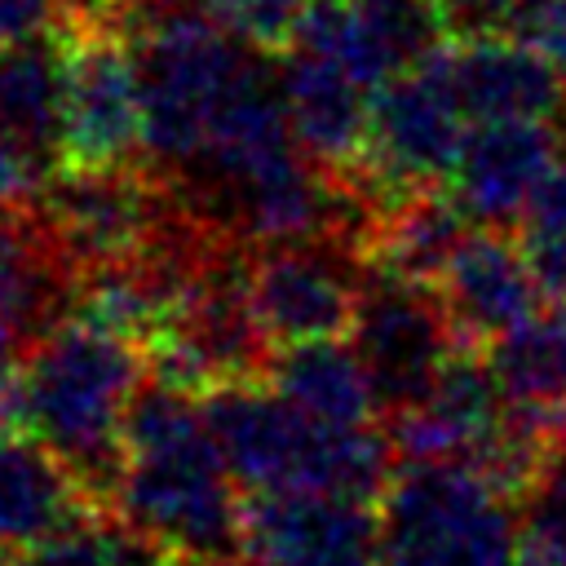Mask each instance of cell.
<instances>
[{"label": "cell", "instance_id": "obj_14", "mask_svg": "<svg viewBox=\"0 0 566 566\" xmlns=\"http://www.w3.org/2000/svg\"><path fill=\"white\" fill-rule=\"evenodd\" d=\"M442 75L473 124L482 119H562L566 80L526 35H455L438 44Z\"/></svg>", "mask_w": 566, "mask_h": 566}, {"label": "cell", "instance_id": "obj_19", "mask_svg": "<svg viewBox=\"0 0 566 566\" xmlns=\"http://www.w3.org/2000/svg\"><path fill=\"white\" fill-rule=\"evenodd\" d=\"M66 88L71 35L53 27L0 44V128L53 164H66Z\"/></svg>", "mask_w": 566, "mask_h": 566}, {"label": "cell", "instance_id": "obj_28", "mask_svg": "<svg viewBox=\"0 0 566 566\" xmlns=\"http://www.w3.org/2000/svg\"><path fill=\"white\" fill-rule=\"evenodd\" d=\"M535 0H438L451 35H522Z\"/></svg>", "mask_w": 566, "mask_h": 566}, {"label": "cell", "instance_id": "obj_2", "mask_svg": "<svg viewBox=\"0 0 566 566\" xmlns=\"http://www.w3.org/2000/svg\"><path fill=\"white\" fill-rule=\"evenodd\" d=\"M217 442L203 394L164 376L146 380L124 429V460L111 491L115 513L172 557L243 553L248 500Z\"/></svg>", "mask_w": 566, "mask_h": 566}, {"label": "cell", "instance_id": "obj_13", "mask_svg": "<svg viewBox=\"0 0 566 566\" xmlns=\"http://www.w3.org/2000/svg\"><path fill=\"white\" fill-rule=\"evenodd\" d=\"M433 287L460 345L469 349H491L495 340L513 336L548 296L526 248L500 226H473Z\"/></svg>", "mask_w": 566, "mask_h": 566}, {"label": "cell", "instance_id": "obj_27", "mask_svg": "<svg viewBox=\"0 0 566 566\" xmlns=\"http://www.w3.org/2000/svg\"><path fill=\"white\" fill-rule=\"evenodd\" d=\"M62 164L44 159L40 150H31L27 142L9 137L0 128V203L4 208H35L49 190V181L57 177Z\"/></svg>", "mask_w": 566, "mask_h": 566}, {"label": "cell", "instance_id": "obj_18", "mask_svg": "<svg viewBox=\"0 0 566 566\" xmlns=\"http://www.w3.org/2000/svg\"><path fill=\"white\" fill-rule=\"evenodd\" d=\"M80 270L66 261L35 208L0 203V318L22 345L75 310Z\"/></svg>", "mask_w": 566, "mask_h": 566}, {"label": "cell", "instance_id": "obj_3", "mask_svg": "<svg viewBox=\"0 0 566 566\" xmlns=\"http://www.w3.org/2000/svg\"><path fill=\"white\" fill-rule=\"evenodd\" d=\"M217 442L243 491H340L385 495L398 460L394 433L371 424H327L292 407L270 380H230L203 394Z\"/></svg>", "mask_w": 566, "mask_h": 566}, {"label": "cell", "instance_id": "obj_9", "mask_svg": "<svg viewBox=\"0 0 566 566\" xmlns=\"http://www.w3.org/2000/svg\"><path fill=\"white\" fill-rule=\"evenodd\" d=\"M389 433L402 460H469L495 469L513 486H522L531 469L513 438L500 376L491 358L482 363L473 349H460L416 407L389 416Z\"/></svg>", "mask_w": 566, "mask_h": 566}, {"label": "cell", "instance_id": "obj_29", "mask_svg": "<svg viewBox=\"0 0 566 566\" xmlns=\"http://www.w3.org/2000/svg\"><path fill=\"white\" fill-rule=\"evenodd\" d=\"M62 9H66V0H0V44L53 31Z\"/></svg>", "mask_w": 566, "mask_h": 566}, {"label": "cell", "instance_id": "obj_17", "mask_svg": "<svg viewBox=\"0 0 566 566\" xmlns=\"http://www.w3.org/2000/svg\"><path fill=\"white\" fill-rule=\"evenodd\" d=\"M486 354L509 398L513 438L526 464H535V455L566 433V296H553L548 310L495 340Z\"/></svg>", "mask_w": 566, "mask_h": 566}, {"label": "cell", "instance_id": "obj_26", "mask_svg": "<svg viewBox=\"0 0 566 566\" xmlns=\"http://www.w3.org/2000/svg\"><path fill=\"white\" fill-rule=\"evenodd\" d=\"M186 4L208 13L234 40H243L261 53H283L296 40V27H301L310 0H186Z\"/></svg>", "mask_w": 566, "mask_h": 566}, {"label": "cell", "instance_id": "obj_6", "mask_svg": "<svg viewBox=\"0 0 566 566\" xmlns=\"http://www.w3.org/2000/svg\"><path fill=\"white\" fill-rule=\"evenodd\" d=\"M35 212L84 274L146 256L177 217V203L159 177L133 164H62Z\"/></svg>", "mask_w": 566, "mask_h": 566}, {"label": "cell", "instance_id": "obj_11", "mask_svg": "<svg viewBox=\"0 0 566 566\" xmlns=\"http://www.w3.org/2000/svg\"><path fill=\"white\" fill-rule=\"evenodd\" d=\"M243 553L256 566H380V513L340 491L248 495Z\"/></svg>", "mask_w": 566, "mask_h": 566}, {"label": "cell", "instance_id": "obj_20", "mask_svg": "<svg viewBox=\"0 0 566 566\" xmlns=\"http://www.w3.org/2000/svg\"><path fill=\"white\" fill-rule=\"evenodd\" d=\"M469 230L473 221L451 190H438V186L411 190L376 208V221L367 234V261L433 287Z\"/></svg>", "mask_w": 566, "mask_h": 566}, {"label": "cell", "instance_id": "obj_21", "mask_svg": "<svg viewBox=\"0 0 566 566\" xmlns=\"http://www.w3.org/2000/svg\"><path fill=\"white\" fill-rule=\"evenodd\" d=\"M265 380L305 416L327 424H371L380 416L371 376L354 345L340 336L332 340H301L283 345L265 363Z\"/></svg>", "mask_w": 566, "mask_h": 566}, {"label": "cell", "instance_id": "obj_30", "mask_svg": "<svg viewBox=\"0 0 566 566\" xmlns=\"http://www.w3.org/2000/svg\"><path fill=\"white\" fill-rule=\"evenodd\" d=\"M522 35L531 44H539L553 57V66L562 71V80H566V0H535Z\"/></svg>", "mask_w": 566, "mask_h": 566}, {"label": "cell", "instance_id": "obj_5", "mask_svg": "<svg viewBox=\"0 0 566 566\" xmlns=\"http://www.w3.org/2000/svg\"><path fill=\"white\" fill-rule=\"evenodd\" d=\"M469 128H473V119L464 115L460 97L451 93L438 49H433L416 66H407L402 75H394L376 88L367 150H363L354 181L376 203L442 186V181H451V168L464 150Z\"/></svg>", "mask_w": 566, "mask_h": 566}, {"label": "cell", "instance_id": "obj_31", "mask_svg": "<svg viewBox=\"0 0 566 566\" xmlns=\"http://www.w3.org/2000/svg\"><path fill=\"white\" fill-rule=\"evenodd\" d=\"M18 349H22V340H18V332L0 318V385L9 380V371L18 367Z\"/></svg>", "mask_w": 566, "mask_h": 566}, {"label": "cell", "instance_id": "obj_34", "mask_svg": "<svg viewBox=\"0 0 566 566\" xmlns=\"http://www.w3.org/2000/svg\"><path fill=\"white\" fill-rule=\"evenodd\" d=\"M0 566H13V562H9V557H0Z\"/></svg>", "mask_w": 566, "mask_h": 566}, {"label": "cell", "instance_id": "obj_10", "mask_svg": "<svg viewBox=\"0 0 566 566\" xmlns=\"http://www.w3.org/2000/svg\"><path fill=\"white\" fill-rule=\"evenodd\" d=\"M146 146L142 62L128 31L106 13H80L71 31L66 164H133Z\"/></svg>", "mask_w": 566, "mask_h": 566}, {"label": "cell", "instance_id": "obj_24", "mask_svg": "<svg viewBox=\"0 0 566 566\" xmlns=\"http://www.w3.org/2000/svg\"><path fill=\"white\" fill-rule=\"evenodd\" d=\"M522 566H566V433L522 478Z\"/></svg>", "mask_w": 566, "mask_h": 566}, {"label": "cell", "instance_id": "obj_25", "mask_svg": "<svg viewBox=\"0 0 566 566\" xmlns=\"http://www.w3.org/2000/svg\"><path fill=\"white\" fill-rule=\"evenodd\" d=\"M517 243L526 248L544 292L566 296V150L517 217Z\"/></svg>", "mask_w": 566, "mask_h": 566}, {"label": "cell", "instance_id": "obj_23", "mask_svg": "<svg viewBox=\"0 0 566 566\" xmlns=\"http://www.w3.org/2000/svg\"><path fill=\"white\" fill-rule=\"evenodd\" d=\"M9 562L13 566H172V553L159 548L137 526H128L124 517H102L80 504L57 526L22 544Z\"/></svg>", "mask_w": 566, "mask_h": 566}, {"label": "cell", "instance_id": "obj_16", "mask_svg": "<svg viewBox=\"0 0 566 566\" xmlns=\"http://www.w3.org/2000/svg\"><path fill=\"white\" fill-rule=\"evenodd\" d=\"M279 93L292 119L296 142L336 177L354 181L363 150H367V128H371V97L358 75L345 66L327 62L323 53H310L301 44L279 53Z\"/></svg>", "mask_w": 566, "mask_h": 566}, {"label": "cell", "instance_id": "obj_4", "mask_svg": "<svg viewBox=\"0 0 566 566\" xmlns=\"http://www.w3.org/2000/svg\"><path fill=\"white\" fill-rule=\"evenodd\" d=\"M509 486L469 460H398L380 504V566H522Z\"/></svg>", "mask_w": 566, "mask_h": 566}, {"label": "cell", "instance_id": "obj_8", "mask_svg": "<svg viewBox=\"0 0 566 566\" xmlns=\"http://www.w3.org/2000/svg\"><path fill=\"white\" fill-rule=\"evenodd\" d=\"M349 336L371 376L385 420L416 407L429 394V385L438 380V371L460 349H469V345H460L438 287L402 279L371 261H367L363 301H358Z\"/></svg>", "mask_w": 566, "mask_h": 566}, {"label": "cell", "instance_id": "obj_22", "mask_svg": "<svg viewBox=\"0 0 566 566\" xmlns=\"http://www.w3.org/2000/svg\"><path fill=\"white\" fill-rule=\"evenodd\" d=\"M80 482L0 416V548H22L80 509Z\"/></svg>", "mask_w": 566, "mask_h": 566}, {"label": "cell", "instance_id": "obj_12", "mask_svg": "<svg viewBox=\"0 0 566 566\" xmlns=\"http://www.w3.org/2000/svg\"><path fill=\"white\" fill-rule=\"evenodd\" d=\"M442 35L447 22L438 0H310L292 44L323 53L367 88H380L433 53Z\"/></svg>", "mask_w": 566, "mask_h": 566}, {"label": "cell", "instance_id": "obj_33", "mask_svg": "<svg viewBox=\"0 0 566 566\" xmlns=\"http://www.w3.org/2000/svg\"><path fill=\"white\" fill-rule=\"evenodd\" d=\"M119 4H128V0H75L80 13H111V9H119Z\"/></svg>", "mask_w": 566, "mask_h": 566}, {"label": "cell", "instance_id": "obj_32", "mask_svg": "<svg viewBox=\"0 0 566 566\" xmlns=\"http://www.w3.org/2000/svg\"><path fill=\"white\" fill-rule=\"evenodd\" d=\"M181 566H256V562H252V557L239 562V557L230 553V557H190V562H181Z\"/></svg>", "mask_w": 566, "mask_h": 566}, {"label": "cell", "instance_id": "obj_15", "mask_svg": "<svg viewBox=\"0 0 566 566\" xmlns=\"http://www.w3.org/2000/svg\"><path fill=\"white\" fill-rule=\"evenodd\" d=\"M557 119H482L451 168V195L473 226H517L544 177L557 168Z\"/></svg>", "mask_w": 566, "mask_h": 566}, {"label": "cell", "instance_id": "obj_1", "mask_svg": "<svg viewBox=\"0 0 566 566\" xmlns=\"http://www.w3.org/2000/svg\"><path fill=\"white\" fill-rule=\"evenodd\" d=\"M146 358L142 340L71 310L27 345L0 385V416L35 438L88 500H111Z\"/></svg>", "mask_w": 566, "mask_h": 566}, {"label": "cell", "instance_id": "obj_7", "mask_svg": "<svg viewBox=\"0 0 566 566\" xmlns=\"http://www.w3.org/2000/svg\"><path fill=\"white\" fill-rule=\"evenodd\" d=\"M367 252L340 234L270 239L248 248L252 310L270 345L332 340L354 327Z\"/></svg>", "mask_w": 566, "mask_h": 566}]
</instances>
